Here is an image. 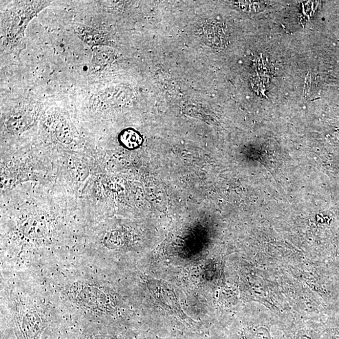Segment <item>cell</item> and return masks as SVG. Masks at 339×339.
Masks as SVG:
<instances>
[{
    "label": "cell",
    "mask_w": 339,
    "mask_h": 339,
    "mask_svg": "<svg viewBox=\"0 0 339 339\" xmlns=\"http://www.w3.org/2000/svg\"><path fill=\"white\" fill-rule=\"evenodd\" d=\"M120 140L127 148H135L141 144L142 138L137 132L127 129L121 135Z\"/></svg>",
    "instance_id": "obj_2"
},
{
    "label": "cell",
    "mask_w": 339,
    "mask_h": 339,
    "mask_svg": "<svg viewBox=\"0 0 339 339\" xmlns=\"http://www.w3.org/2000/svg\"><path fill=\"white\" fill-rule=\"evenodd\" d=\"M69 294L75 303L88 311L105 312L111 307V301L106 293L91 283H75L70 288Z\"/></svg>",
    "instance_id": "obj_1"
},
{
    "label": "cell",
    "mask_w": 339,
    "mask_h": 339,
    "mask_svg": "<svg viewBox=\"0 0 339 339\" xmlns=\"http://www.w3.org/2000/svg\"><path fill=\"white\" fill-rule=\"evenodd\" d=\"M239 4L241 8L251 11V12L253 10L257 12L258 10H261V8H264L263 2L240 1Z\"/></svg>",
    "instance_id": "obj_3"
}]
</instances>
